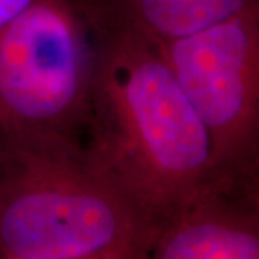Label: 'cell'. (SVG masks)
I'll list each match as a JSON object with an SVG mask.
<instances>
[{
    "label": "cell",
    "mask_w": 259,
    "mask_h": 259,
    "mask_svg": "<svg viewBox=\"0 0 259 259\" xmlns=\"http://www.w3.org/2000/svg\"><path fill=\"white\" fill-rule=\"evenodd\" d=\"M98 37L75 0H33L0 30V140L76 144Z\"/></svg>",
    "instance_id": "obj_3"
},
{
    "label": "cell",
    "mask_w": 259,
    "mask_h": 259,
    "mask_svg": "<svg viewBox=\"0 0 259 259\" xmlns=\"http://www.w3.org/2000/svg\"><path fill=\"white\" fill-rule=\"evenodd\" d=\"M0 259H15V258H0Z\"/></svg>",
    "instance_id": "obj_9"
},
{
    "label": "cell",
    "mask_w": 259,
    "mask_h": 259,
    "mask_svg": "<svg viewBox=\"0 0 259 259\" xmlns=\"http://www.w3.org/2000/svg\"><path fill=\"white\" fill-rule=\"evenodd\" d=\"M158 47L206 130L214 182L259 187V5Z\"/></svg>",
    "instance_id": "obj_4"
},
{
    "label": "cell",
    "mask_w": 259,
    "mask_h": 259,
    "mask_svg": "<svg viewBox=\"0 0 259 259\" xmlns=\"http://www.w3.org/2000/svg\"><path fill=\"white\" fill-rule=\"evenodd\" d=\"M95 28L164 44L219 23L259 0H75Z\"/></svg>",
    "instance_id": "obj_6"
},
{
    "label": "cell",
    "mask_w": 259,
    "mask_h": 259,
    "mask_svg": "<svg viewBox=\"0 0 259 259\" xmlns=\"http://www.w3.org/2000/svg\"><path fill=\"white\" fill-rule=\"evenodd\" d=\"M95 30L93 91L76 146L161 221L216 183L206 130L158 44Z\"/></svg>",
    "instance_id": "obj_1"
},
{
    "label": "cell",
    "mask_w": 259,
    "mask_h": 259,
    "mask_svg": "<svg viewBox=\"0 0 259 259\" xmlns=\"http://www.w3.org/2000/svg\"><path fill=\"white\" fill-rule=\"evenodd\" d=\"M2 157H3V144L0 141V164H2Z\"/></svg>",
    "instance_id": "obj_8"
},
{
    "label": "cell",
    "mask_w": 259,
    "mask_h": 259,
    "mask_svg": "<svg viewBox=\"0 0 259 259\" xmlns=\"http://www.w3.org/2000/svg\"><path fill=\"white\" fill-rule=\"evenodd\" d=\"M2 144L0 258L143 259L160 221L76 144Z\"/></svg>",
    "instance_id": "obj_2"
},
{
    "label": "cell",
    "mask_w": 259,
    "mask_h": 259,
    "mask_svg": "<svg viewBox=\"0 0 259 259\" xmlns=\"http://www.w3.org/2000/svg\"><path fill=\"white\" fill-rule=\"evenodd\" d=\"M143 259H259V187L216 182L160 221Z\"/></svg>",
    "instance_id": "obj_5"
},
{
    "label": "cell",
    "mask_w": 259,
    "mask_h": 259,
    "mask_svg": "<svg viewBox=\"0 0 259 259\" xmlns=\"http://www.w3.org/2000/svg\"><path fill=\"white\" fill-rule=\"evenodd\" d=\"M33 0H0V30L26 10Z\"/></svg>",
    "instance_id": "obj_7"
}]
</instances>
